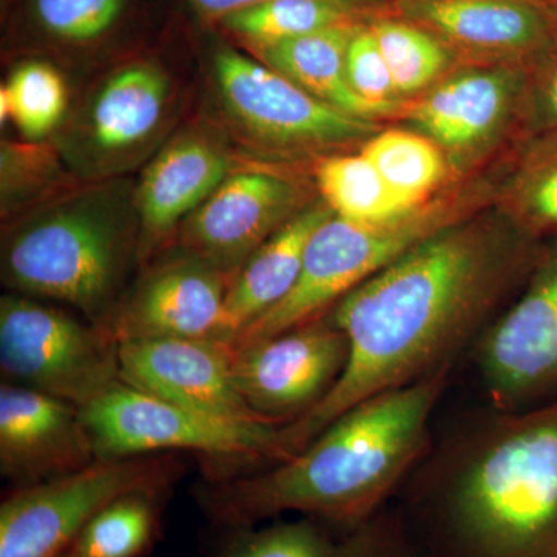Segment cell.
Wrapping results in <instances>:
<instances>
[{
	"label": "cell",
	"instance_id": "1",
	"mask_svg": "<svg viewBox=\"0 0 557 557\" xmlns=\"http://www.w3.org/2000/svg\"><path fill=\"white\" fill-rule=\"evenodd\" d=\"M542 244L491 207L351 289L329 311L348 338L347 368L321 405L281 428L288 457L358 403L456 368L518 296Z\"/></svg>",
	"mask_w": 557,
	"mask_h": 557
},
{
	"label": "cell",
	"instance_id": "2",
	"mask_svg": "<svg viewBox=\"0 0 557 557\" xmlns=\"http://www.w3.org/2000/svg\"><path fill=\"white\" fill-rule=\"evenodd\" d=\"M394 502L424 557H557V397L468 410Z\"/></svg>",
	"mask_w": 557,
	"mask_h": 557
},
{
	"label": "cell",
	"instance_id": "3",
	"mask_svg": "<svg viewBox=\"0 0 557 557\" xmlns=\"http://www.w3.org/2000/svg\"><path fill=\"white\" fill-rule=\"evenodd\" d=\"M454 369L358 403L287 460L220 480L200 504L222 528L284 515L355 522L397 498L431 445L432 417Z\"/></svg>",
	"mask_w": 557,
	"mask_h": 557
},
{
	"label": "cell",
	"instance_id": "4",
	"mask_svg": "<svg viewBox=\"0 0 557 557\" xmlns=\"http://www.w3.org/2000/svg\"><path fill=\"white\" fill-rule=\"evenodd\" d=\"M16 218L3 233V285L75 307L108 332L139 249L135 189L116 180L91 182Z\"/></svg>",
	"mask_w": 557,
	"mask_h": 557
},
{
	"label": "cell",
	"instance_id": "5",
	"mask_svg": "<svg viewBox=\"0 0 557 557\" xmlns=\"http://www.w3.org/2000/svg\"><path fill=\"white\" fill-rule=\"evenodd\" d=\"M504 166L493 164L460 180L418 207L379 222H350L333 214L307 245L292 293L273 310L237 333L242 348L327 314L344 296L440 230L496 205Z\"/></svg>",
	"mask_w": 557,
	"mask_h": 557
},
{
	"label": "cell",
	"instance_id": "6",
	"mask_svg": "<svg viewBox=\"0 0 557 557\" xmlns=\"http://www.w3.org/2000/svg\"><path fill=\"white\" fill-rule=\"evenodd\" d=\"M212 73L226 119L247 141L274 156L318 160L350 152L384 127L325 104L233 49L218 51Z\"/></svg>",
	"mask_w": 557,
	"mask_h": 557
},
{
	"label": "cell",
	"instance_id": "7",
	"mask_svg": "<svg viewBox=\"0 0 557 557\" xmlns=\"http://www.w3.org/2000/svg\"><path fill=\"white\" fill-rule=\"evenodd\" d=\"M0 368L10 383L83 409L120 383L119 343L30 296L0 299Z\"/></svg>",
	"mask_w": 557,
	"mask_h": 557
},
{
	"label": "cell",
	"instance_id": "8",
	"mask_svg": "<svg viewBox=\"0 0 557 557\" xmlns=\"http://www.w3.org/2000/svg\"><path fill=\"white\" fill-rule=\"evenodd\" d=\"M525 84L523 65H460L406 102L397 121L434 141L460 182L519 145Z\"/></svg>",
	"mask_w": 557,
	"mask_h": 557
},
{
	"label": "cell",
	"instance_id": "9",
	"mask_svg": "<svg viewBox=\"0 0 557 557\" xmlns=\"http://www.w3.org/2000/svg\"><path fill=\"white\" fill-rule=\"evenodd\" d=\"M177 471L170 457L100 458L72 474L14 487L0 505V557H60L113 500L164 493Z\"/></svg>",
	"mask_w": 557,
	"mask_h": 557
},
{
	"label": "cell",
	"instance_id": "10",
	"mask_svg": "<svg viewBox=\"0 0 557 557\" xmlns=\"http://www.w3.org/2000/svg\"><path fill=\"white\" fill-rule=\"evenodd\" d=\"M79 410L98 458L150 456L172 449L271 465L288 458L281 428L205 416L121 381Z\"/></svg>",
	"mask_w": 557,
	"mask_h": 557
},
{
	"label": "cell",
	"instance_id": "11",
	"mask_svg": "<svg viewBox=\"0 0 557 557\" xmlns=\"http://www.w3.org/2000/svg\"><path fill=\"white\" fill-rule=\"evenodd\" d=\"M468 358L487 406L519 410L557 397V236Z\"/></svg>",
	"mask_w": 557,
	"mask_h": 557
},
{
	"label": "cell",
	"instance_id": "12",
	"mask_svg": "<svg viewBox=\"0 0 557 557\" xmlns=\"http://www.w3.org/2000/svg\"><path fill=\"white\" fill-rule=\"evenodd\" d=\"M171 100L172 83L159 64L127 62L84 98L57 149L81 178L109 180L156 143Z\"/></svg>",
	"mask_w": 557,
	"mask_h": 557
},
{
	"label": "cell",
	"instance_id": "13",
	"mask_svg": "<svg viewBox=\"0 0 557 557\" xmlns=\"http://www.w3.org/2000/svg\"><path fill=\"white\" fill-rule=\"evenodd\" d=\"M348 357L347 335L327 313L273 338L234 348V380L249 408L273 426L284 428L329 397Z\"/></svg>",
	"mask_w": 557,
	"mask_h": 557
},
{
	"label": "cell",
	"instance_id": "14",
	"mask_svg": "<svg viewBox=\"0 0 557 557\" xmlns=\"http://www.w3.org/2000/svg\"><path fill=\"white\" fill-rule=\"evenodd\" d=\"M319 199L281 170L234 172L178 231L183 252L234 278L256 249Z\"/></svg>",
	"mask_w": 557,
	"mask_h": 557
},
{
	"label": "cell",
	"instance_id": "15",
	"mask_svg": "<svg viewBox=\"0 0 557 557\" xmlns=\"http://www.w3.org/2000/svg\"><path fill=\"white\" fill-rule=\"evenodd\" d=\"M394 16L426 28L461 65H523L557 32L547 0H394Z\"/></svg>",
	"mask_w": 557,
	"mask_h": 557
},
{
	"label": "cell",
	"instance_id": "16",
	"mask_svg": "<svg viewBox=\"0 0 557 557\" xmlns=\"http://www.w3.org/2000/svg\"><path fill=\"white\" fill-rule=\"evenodd\" d=\"M119 358L121 383L137 391L220 420L273 426L242 397L226 339L124 341Z\"/></svg>",
	"mask_w": 557,
	"mask_h": 557
},
{
	"label": "cell",
	"instance_id": "17",
	"mask_svg": "<svg viewBox=\"0 0 557 557\" xmlns=\"http://www.w3.org/2000/svg\"><path fill=\"white\" fill-rule=\"evenodd\" d=\"M233 278L182 255L139 278L108 325L116 343L138 339H225V302Z\"/></svg>",
	"mask_w": 557,
	"mask_h": 557
},
{
	"label": "cell",
	"instance_id": "18",
	"mask_svg": "<svg viewBox=\"0 0 557 557\" xmlns=\"http://www.w3.org/2000/svg\"><path fill=\"white\" fill-rule=\"evenodd\" d=\"M100 460L81 410L35 388L0 386V471L16 487L72 474Z\"/></svg>",
	"mask_w": 557,
	"mask_h": 557
},
{
	"label": "cell",
	"instance_id": "19",
	"mask_svg": "<svg viewBox=\"0 0 557 557\" xmlns=\"http://www.w3.org/2000/svg\"><path fill=\"white\" fill-rule=\"evenodd\" d=\"M223 530L215 557H424L395 502L355 522L296 516Z\"/></svg>",
	"mask_w": 557,
	"mask_h": 557
},
{
	"label": "cell",
	"instance_id": "20",
	"mask_svg": "<svg viewBox=\"0 0 557 557\" xmlns=\"http://www.w3.org/2000/svg\"><path fill=\"white\" fill-rule=\"evenodd\" d=\"M231 163L228 149L211 132L194 127L172 138L135 188L139 249L178 228L230 177Z\"/></svg>",
	"mask_w": 557,
	"mask_h": 557
},
{
	"label": "cell",
	"instance_id": "21",
	"mask_svg": "<svg viewBox=\"0 0 557 557\" xmlns=\"http://www.w3.org/2000/svg\"><path fill=\"white\" fill-rule=\"evenodd\" d=\"M335 212L319 197L244 263L226 295V341L287 298L298 284L310 237Z\"/></svg>",
	"mask_w": 557,
	"mask_h": 557
},
{
	"label": "cell",
	"instance_id": "22",
	"mask_svg": "<svg viewBox=\"0 0 557 557\" xmlns=\"http://www.w3.org/2000/svg\"><path fill=\"white\" fill-rule=\"evenodd\" d=\"M361 24L364 22L335 25L251 51L258 61L293 81L311 97L357 119L384 124L379 110L362 101L347 81V47Z\"/></svg>",
	"mask_w": 557,
	"mask_h": 557
},
{
	"label": "cell",
	"instance_id": "23",
	"mask_svg": "<svg viewBox=\"0 0 557 557\" xmlns=\"http://www.w3.org/2000/svg\"><path fill=\"white\" fill-rule=\"evenodd\" d=\"M494 207L533 239L557 236V132L511 150Z\"/></svg>",
	"mask_w": 557,
	"mask_h": 557
},
{
	"label": "cell",
	"instance_id": "24",
	"mask_svg": "<svg viewBox=\"0 0 557 557\" xmlns=\"http://www.w3.org/2000/svg\"><path fill=\"white\" fill-rule=\"evenodd\" d=\"M408 208L456 183L442 149L409 127H386L359 149Z\"/></svg>",
	"mask_w": 557,
	"mask_h": 557
},
{
	"label": "cell",
	"instance_id": "25",
	"mask_svg": "<svg viewBox=\"0 0 557 557\" xmlns=\"http://www.w3.org/2000/svg\"><path fill=\"white\" fill-rule=\"evenodd\" d=\"M318 196L341 219L379 222L409 211L361 150L321 157L313 168Z\"/></svg>",
	"mask_w": 557,
	"mask_h": 557
},
{
	"label": "cell",
	"instance_id": "26",
	"mask_svg": "<svg viewBox=\"0 0 557 557\" xmlns=\"http://www.w3.org/2000/svg\"><path fill=\"white\" fill-rule=\"evenodd\" d=\"M369 25L405 102L416 100L461 65L443 40L420 25L384 14Z\"/></svg>",
	"mask_w": 557,
	"mask_h": 557
},
{
	"label": "cell",
	"instance_id": "27",
	"mask_svg": "<svg viewBox=\"0 0 557 557\" xmlns=\"http://www.w3.org/2000/svg\"><path fill=\"white\" fill-rule=\"evenodd\" d=\"M373 20L338 0H265L234 11L220 24L248 49L299 38L351 22Z\"/></svg>",
	"mask_w": 557,
	"mask_h": 557
},
{
	"label": "cell",
	"instance_id": "28",
	"mask_svg": "<svg viewBox=\"0 0 557 557\" xmlns=\"http://www.w3.org/2000/svg\"><path fill=\"white\" fill-rule=\"evenodd\" d=\"M67 104V84L49 62H21L0 89L2 121H13L32 143L42 141L61 126Z\"/></svg>",
	"mask_w": 557,
	"mask_h": 557
},
{
	"label": "cell",
	"instance_id": "29",
	"mask_svg": "<svg viewBox=\"0 0 557 557\" xmlns=\"http://www.w3.org/2000/svg\"><path fill=\"white\" fill-rule=\"evenodd\" d=\"M161 494L138 491L116 498L90 520L67 552L81 557L145 556L156 541Z\"/></svg>",
	"mask_w": 557,
	"mask_h": 557
},
{
	"label": "cell",
	"instance_id": "30",
	"mask_svg": "<svg viewBox=\"0 0 557 557\" xmlns=\"http://www.w3.org/2000/svg\"><path fill=\"white\" fill-rule=\"evenodd\" d=\"M57 148L38 143H2V212L7 218L53 196L60 183Z\"/></svg>",
	"mask_w": 557,
	"mask_h": 557
},
{
	"label": "cell",
	"instance_id": "31",
	"mask_svg": "<svg viewBox=\"0 0 557 557\" xmlns=\"http://www.w3.org/2000/svg\"><path fill=\"white\" fill-rule=\"evenodd\" d=\"M346 75L351 90L379 110L384 121H397L406 102L399 98L369 21L359 25L348 42Z\"/></svg>",
	"mask_w": 557,
	"mask_h": 557
},
{
	"label": "cell",
	"instance_id": "32",
	"mask_svg": "<svg viewBox=\"0 0 557 557\" xmlns=\"http://www.w3.org/2000/svg\"><path fill=\"white\" fill-rule=\"evenodd\" d=\"M127 0H33V16L47 35L84 44L112 30Z\"/></svg>",
	"mask_w": 557,
	"mask_h": 557
},
{
	"label": "cell",
	"instance_id": "33",
	"mask_svg": "<svg viewBox=\"0 0 557 557\" xmlns=\"http://www.w3.org/2000/svg\"><path fill=\"white\" fill-rule=\"evenodd\" d=\"M557 132V32L527 65L520 143Z\"/></svg>",
	"mask_w": 557,
	"mask_h": 557
},
{
	"label": "cell",
	"instance_id": "34",
	"mask_svg": "<svg viewBox=\"0 0 557 557\" xmlns=\"http://www.w3.org/2000/svg\"><path fill=\"white\" fill-rule=\"evenodd\" d=\"M265 2V0H189L193 9L200 14L203 20L220 21L234 11L247 9L256 3ZM341 3L354 7L369 16H381V11L386 7V0H338ZM394 0H391V5Z\"/></svg>",
	"mask_w": 557,
	"mask_h": 557
},
{
	"label": "cell",
	"instance_id": "35",
	"mask_svg": "<svg viewBox=\"0 0 557 557\" xmlns=\"http://www.w3.org/2000/svg\"><path fill=\"white\" fill-rule=\"evenodd\" d=\"M60 557H81V556L75 555V553L67 552V553H64V555H61Z\"/></svg>",
	"mask_w": 557,
	"mask_h": 557
},
{
	"label": "cell",
	"instance_id": "36",
	"mask_svg": "<svg viewBox=\"0 0 557 557\" xmlns=\"http://www.w3.org/2000/svg\"><path fill=\"white\" fill-rule=\"evenodd\" d=\"M556 2H557V0H556Z\"/></svg>",
	"mask_w": 557,
	"mask_h": 557
}]
</instances>
